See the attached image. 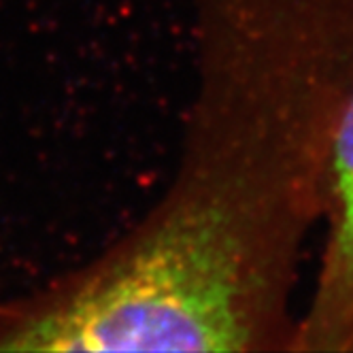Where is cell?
<instances>
[{
  "mask_svg": "<svg viewBox=\"0 0 353 353\" xmlns=\"http://www.w3.org/2000/svg\"><path fill=\"white\" fill-rule=\"evenodd\" d=\"M243 254L219 205L183 207L70 288L15 305L0 351H241Z\"/></svg>",
  "mask_w": 353,
  "mask_h": 353,
  "instance_id": "1",
  "label": "cell"
},
{
  "mask_svg": "<svg viewBox=\"0 0 353 353\" xmlns=\"http://www.w3.org/2000/svg\"><path fill=\"white\" fill-rule=\"evenodd\" d=\"M332 166L339 198V260L353 270V100L339 125Z\"/></svg>",
  "mask_w": 353,
  "mask_h": 353,
  "instance_id": "2",
  "label": "cell"
},
{
  "mask_svg": "<svg viewBox=\"0 0 353 353\" xmlns=\"http://www.w3.org/2000/svg\"><path fill=\"white\" fill-rule=\"evenodd\" d=\"M15 313V302H0V325L7 323Z\"/></svg>",
  "mask_w": 353,
  "mask_h": 353,
  "instance_id": "3",
  "label": "cell"
}]
</instances>
